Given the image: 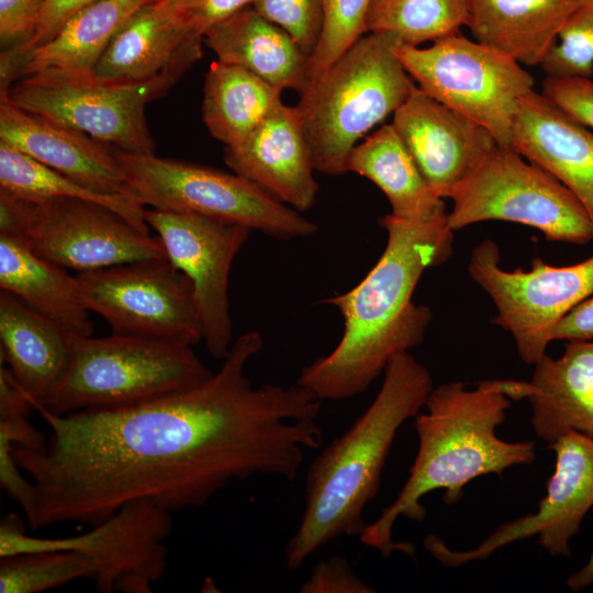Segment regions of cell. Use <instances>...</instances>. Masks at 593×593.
<instances>
[{
	"instance_id": "obj_41",
	"label": "cell",
	"mask_w": 593,
	"mask_h": 593,
	"mask_svg": "<svg viewBox=\"0 0 593 593\" xmlns=\"http://www.w3.org/2000/svg\"><path fill=\"white\" fill-rule=\"evenodd\" d=\"M589 339H593V295L569 311L552 332V340Z\"/></svg>"
},
{
	"instance_id": "obj_12",
	"label": "cell",
	"mask_w": 593,
	"mask_h": 593,
	"mask_svg": "<svg viewBox=\"0 0 593 593\" xmlns=\"http://www.w3.org/2000/svg\"><path fill=\"white\" fill-rule=\"evenodd\" d=\"M468 272L495 306L492 323L512 335L527 365L546 355L558 322L593 295V255L569 266L534 258L529 270H506L497 244L484 239L472 249Z\"/></svg>"
},
{
	"instance_id": "obj_14",
	"label": "cell",
	"mask_w": 593,
	"mask_h": 593,
	"mask_svg": "<svg viewBox=\"0 0 593 593\" xmlns=\"http://www.w3.org/2000/svg\"><path fill=\"white\" fill-rule=\"evenodd\" d=\"M176 82L160 78L139 85L109 86L34 74L13 83L5 96L34 115L80 131L119 150L155 154L145 109Z\"/></svg>"
},
{
	"instance_id": "obj_17",
	"label": "cell",
	"mask_w": 593,
	"mask_h": 593,
	"mask_svg": "<svg viewBox=\"0 0 593 593\" xmlns=\"http://www.w3.org/2000/svg\"><path fill=\"white\" fill-rule=\"evenodd\" d=\"M425 181L439 198L458 187L497 145L482 125L416 87L391 123Z\"/></svg>"
},
{
	"instance_id": "obj_38",
	"label": "cell",
	"mask_w": 593,
	"mask_h": 593,
	"mask_svg": "<svg viewBox=\"0 0 593 593\" xmlns=\"http://www.w3.org/2000/svg\"><path fill=\"white\" fill-rule=\"evenodd\" d=\"M302 593H373L354 572L347 560L332 556L320 561L300 586Z\"/></svg>"
},
{
	"instance_id": "obj_25",
	"label": "cell",
	"mask_w": 593,
	"mask_h": 593,
	"mask_svg": "<svg viewBox=\"0 0 593 593\" xmlns=\"http://www.w3.org/2000/svg\"><path fill=\"white\" fill-rule=\"evenodd\" d=\"M581 0H469L475 41L521 65L540 66Z\"/></svg>"
},
{
	"instance_id": "obj_1",
	"label": "cell",
	"mask_w": 593,
	"mask_h": 593,
	"mask_svg": "<svg viewBox=\"0 0 593 593\" xmlns=\"http://www.w3.org/2000/svg\"><path fill=\"white\" fill-rule=\"evenodd\" d=\"M262 346L259 332H246L206 380L138 405L67 415L35 405L46 445H11L34 486L32 529L94 526L133 501L169 513L201 507L255 474L293 481L304 448L322 446V400L296 382L254 387L246 366Z\"/></svg>"
},
{
	"instance_id": "obj_39",
	"label": "cell",
	"mask_w": 593,
	"mask_h": 593,
	"mask_svg": "<svg viewBox=\"0 0 593 593\" xmlns=\"http://www.w3.org/2000/svg\"><path fill=\"white\" fill-rule=\"evenodd\" d=\"M47 0H0V38L11 47L27 42L34 34Z\"/></svg>"
},
{
	"instance_id": "obj_19",
	"label": "cell",
	"mask_w": 593,
	"mask_h": 593,
	"mask_svg": "<svg viewBox=\"0 0 593 593\" xmlns=\"http://www.w3.org/2000/svg\"><path fill=\"white\" fill-rule=\"evenodd\" d=\"M224 161L299 212L315 202L318 183L295 107L279 102L246 138L225 146Z\"/></svg>"
},
{
	"instance_id": "obj_3",
	"label": "cell",
	"mask_w": 593,
	"mask_h": 593,
	"mask_svg": "<svg viewBox=\"0 0 593 593\" xmlns=\"http://www.w3.org/2000/svg\"><path fill=\"white\" fill-rule=\"evenodd\" d=\"M513 380H483L474 389L452 381L434 387L425 412L415 416L418 447L409 477L396 499L380 516L367 524L360 541L383 557L394 551L414 556L411 544L392 539L395 521L403 516L422 522L426 508L422 499L444 490L447 504L457 503L473 479L496 474L536 459L533 440L506 441L496 436L511 406Z\"/></svg>"
},
{
	"instance_id": "obj_33",
	"label": "cell",
	"mask_w": 593,
	"mask_h": 593,
	"mask_svg": "<svg viewBox=\"0 0 593 593\" xmlns=\"http://www.w3.org/2000/svg\"><path fill=\"white\" fill-rule=\"evenodd\" d=\"M546 76H593V0H581L542 64Z\"/></svg>"
},
{
	"instance_id": "obj_5",
	"label": "cell",
	"mask_w": 593,
	"mask_h": 593,
	"mask_svg": "<svg viewBox=\"0 0 593 593\" xmlns=\"http://www.w3.org/2000/svg\"><path fill=\"white\" fill-rule=\"evenodd\" d=\"M392 33H367L312 79L295 105L315 171L338 176L357 142L416 88Z\"/></svg>"
},
{
	"instance_id": "obj_9",
	"label": "cell",
	"mask_w": 593,
	"mask_h": 593,
	"mask_svg": "<svg viewBox=\"0 0 593 593\" xmlns=\"http://www.w3.org/2000/svg\"><path fill=\"white\" fill-rule=\"evenodd\" d=\"M450 199L447 223L454 232L505 221L536 228L550 242L593 240V224L575 195L512 146L495 145Z\"/></svg>"
},
{
	"instance_id": "obj_35",
	"label": "cell",
	"mask_w": 593,
	"mask_h": 593,
	"mask_svg": "<svg viewBox=\"0 0 593 593\" xmlns=\"http://www.w3.org/2000/svg\"><path fill=\"white\" fill-rule=\"evenodd\" d=\"M251 7L311 56L323 31L325 0H256Z\"/></svg>"
},
{
	"instance_id": "obj_2",
	"label": "cell",
	"mask_w": 593,
	"mask_h": 593,
	"mask_svg": "<svg viewBox=\"0 0 593 593\" xmlns=\"http://www.w3.org/2000/svg\"><path fill=\"white\" fill-rule=\"evenodd\" d=\"M379 225L388 239L376 265L353 289L322 301L340 312L344 333L337 346L304 367L296 380L322 401L366 391L395 355L423 342L433 318L430 309L412 296L424 271L452 253L447 216L418 222L390 213Z\"/></svg>"
},
{
	"instance_id": "obj_32",
	"label": "cell",
	"mask_w": 593,
	"mask_h": 593,
	"mask_svg": "<svg viewBox=\"0 0 593 593\" xmlns=\"http://www.w3.org/2000/svg\"><path fill=\"white\" fill-rule=\"evenodd\" d=\"M88 557L74 550L19 553L0 558V593H38L78 579H90Z\"/></svg>"
},
{
	"instance_id": "obj_22",
	"label": "cell",
	"mask_w": 593,
	"mask_h": 593,
	"mask_svg": "<svg viewBox=\"0 0 593 593\" xmlns=\"http://www.w3.org/2000/svg\"><path fill=\"white\" fill-rule=\"evenodd\" d=\"M71 336L13 294L0 291V362L30 398L44 405L67 372Z\"/></svg>"
},
{
	"instance_id": "obj_24",
	"label": "cell",
	"mask_w": 593,
	"mask_h": 593,
	"mask_svg": "<svg viewBox=\"0 0 593 593\" xmlns=\"http://www.w3.org/2000/svg\"><path fill=\"white\" fill-rule=\"evenodd\" d=\"M203 44L217 60L245 68L281 90L301 94L310 83V56L251 5L211 26Z\"/></svg>"
},
{
	"instance_id": "obj_40",
	"label": "cell",
	"mask_w": 593,
	"mask_h": 593,
	"mask_svg": "<svg viewBox=\"0 0 593 593\" xmlns=\"http://www.w3.org/2000/svg\"><path fill=\"white\" fill-rule=\"evenodd\" d=\"M100 0H47L40 15L33 36L19 44L26 54L49 42L79 10Z\"/></svg>"
},
{
	"instance_id": "obj_8",
	"label": "cell",
	"mask_w": 593,
	"mask_h": 593,
	"mask_svg": "<svg viewBox=\"0 0 593 593\" xmlns=\"http://www.w3.org/2000/svg\"><path fill=\"white\" fill-rule=\"evenodd\" d=\"M0 234L78 272L167 258L158 236L103 205L75 198L30 200L0 188Z\"/></svg>"
},
{
	"instance_id": "obj_4",
	"label": "cell",
	"mask_w": 593,
	"mask_h": 593,
	"mask_svg": "<svg viewBox=\"0 0 593 593\" xmlns=\"http://www.w3.org/2000/svg\"><path fill=\"white\" fill-rule=\"evenodd\" d=\"M433 388L430 372L410 351L389 361L372 403L310 465L303 514L284 549L289 572L329 541L363 533L362 513L379 492L396 433L422 411Z\"/></svg>"
},
{
	"instance_id": "obj_21",
	"label": "cell",
	"mask_w": 593,
	"mask_h": 593,
	"mask_svg": "<svg viewBox=\"0 0 593 593\" xmlns=\"http://www.w3.org/2000/svg\"><path fill=\"white\" fill-rule=\"evenodd\" d=\"M511 146L563 183L593 224V132L542 93L519 102Z\"/></svg>"
},
{
	"instance_id": "obj_28",
	"label": "cell",
	"mask_w": 593,
	"mask_h": 593,
	"mask_svg": "<svg viewBox=\"0 0 593 593\" xmlns=\"http://www.w3.org/2000/svg\"><path fill=\"white\" fill-rule=\"evenodd\" d=\"M346 169L373 182L396 217L426 222L447 216L443 199L429 188L392 124L356 145Z\"/></svg>"
},
{
	"instance_id": "obj_42",
	"label": "cell",
	"mask_w": 593,
	"mask_h": 593,
	"mask_svg": "<svg viewBox=\"0 0 593 593\" xmlns=\"http://www.w3.org/2000/svg\"><path fill=\"white\" fill-rule=\"evenodd\" d=\"M567 585L574 592L593 585V549L584 566L567 579Z\"/></svg>"
},
{
	"instance_id": "obj_20",
	"label": "cell",
	"mask_w": 593,
	"mask_h": 593,
	"mask_svg": "<svg viewBox=\"0 0 593 593\" xmlns=\"http://www.w3.org/2000/svg\"><path fill=\"white\" fill-rule=\"evenodd\" d=\"M0 142L104 194L138 200L115 148L70 127L34 115L0 97Z\"/></svg>"
},
{
	"instance_id": "obj_18",
	"label": "cell",
	"mask_w": 593,
	"mask_h": 593,
	"mask_svg": "<svg viewBox=\"0 0 593 593\" xmlns=\"http://www.w3.org/2000/svg\"><path fill=\"white\" fill-rule=\"evenodd\" d=\"M202 44L201 35L183 25L160 0H153L115 34L93 70V80L109 86L160 78L178 81L201 58Z\"/></svg>"
},
{
	"instance_id": "obj_34",
	"label": "cell",
	"mask_w": 593,
	"mask_h": 593,
	"mask_svg": "<svg viewBox=\"0 0 593 593\" xmlns=\"http://www.w3.org/2000/svg\"><path fill=\"white\" fill-rule=\"evenodd\" d=\"M370 2L371 0H325L323 31L309 58L310 81L366 34L365 20Z\"/></svg>"
},
{
	"instance_id": "obj_15",
	"label": "cell",
	"mask_w": 593,
	"mask_h": 593,
	"mask_svg": "<svg viewBox=\"0 0 593 593\" xmlns=\"http://www.w3.org/2000/svg\"><path fill=\"white\" fill-rule=\"evenodd\" d=\"M555 452V471L547 492L535 513L500 525L473 549L454 550L440 538L429 535L425 548L441 564L459 567L485 559L514 541L537 536L538 544L551 556H569L570 542L593 506V437L569 432L548 444Z\"/></svg>"
},
{
	"instance_id": "obj_30",
	"label": "cell",
	"mask_w": 593,
	"mask_h": 593,
	"mask_svg": "<svg viewBox=\"0 0 593 593\" xmlns=\"http://www.w3.org/2000/svg\"><path fill=\"white\" fill-rule=\"evenodd\" d=\"M0 188L30 200L75 198L103 205L149 234L145 206L136 199L94 191L0 142Z\"/></svg>"
},
{
	"instance_id": "obj_36",
	"label": "cell",
	"mask_w": 593,
	"mask_h": 593,
	"mask_svg": "<svg viewBox=\"0 0 593 593\" xmlns=\"http://www.w3.org/2000/svg\"><path fill=\"white\" fill-rule=\"evenodd\" d=\"M542 94L577 121L593 130V80L583 77H551L542 81Z\"/></svg>"
},
{
	"instance_id": "obj_13",
	"label": "cell",
	"mask_w": 593,
	"mask_h": 593,
	"mask_svg": "<svg viewBox=\"0 0 593 593\" xmlns=\"http://www.w3.org/2000/svg\"><path fill=\"white\" fill-rule=\"evenodd\" d=\"M90 312L112 334L193 346L203 340L193 288L168 258H150L78 272Z\"/></svg>"
},
{
	"instance_id": "obj_37",
	"label": "cell",
	"mask_w": 593,
	"mask_h": 593,
	"mask_svg": "<svg viewBox=\"0 0 593 593\" xmlns=\"http://www.w3.org/2000/svg\"><path fill=\"white\" fill-rule=\"evenodd\" d=\"M190 31L201 35L256 0H160Z\"/></svg>"
},
{
	"instance_id": "obj_23",
	"label": "cell",
	"mask_w": 593,
	"mask_h": 593,
	"mask_svg": "<svg viewBox=\"0 0 593 593\" xmlns=\"http://www.w3.org/2000/svg\"><path fill=\"white\" fill-rule=\"evenodd\" d=\"M533 366L525 398L536 436L548 444L572 430L593 437V339L568 340L559 358L546 354Z\"/></svg>"
},
{
	"instance_id": "obj_11",
	"label": "cell",
	"mask_w": 593,
	"mask_h": 593,
	"mask_svg": "<svg viewBox=\"0 0 593 593\" xmlns=\"http://www.w3.org/2000/svg\"><path fill=\"white\" fill-rule=\"evenodd\" d=\"M171 513L148 501H133L81 535L29 536L22 521L8 514L0 524V558L38 551L74 550L91 561L100 593H150L165 574Z\"/></svg>"
},
{
	"instance_id": "obj_10",
	"label": "cell",
	"mask_w": 593,
	"mask_h": 593,
	"mask_svg": "<svg viewBox=\"0 0 593 593\" xmlns=\"http://www.w3.org/2000/svg\"><path fill=\"white\" fill-rule=\"evenodd\" d=\"M394 51L424 93L484 126L499 145L511 146L519 102L534 87L518 61L459 33L425 48L399 43Z\"/></svg>"
},
{
	"instance_id": "obj_16",
	"label": "cell",
	"mask_w": 593,
	"mask_h": 593,
	"mask_svg": "<svg viewBox=\"0 0 593 593\" xmlns=\"http://www.w3.org/2000/svg\"><path fill=\"white\" fill-rule=\"evenodd\" d=\"M170 262L190 280L209 354L223 360L234 342L228 303L233 260L250 228L193 213L145 209Z\"/></svg>"
},
{
	"instance_id": "obj_26",
	"label": "cell",
	"mask_w": 593,
	"mask_h": 593,
	"mask_svg": "<svg viewBox=\"0 0 593 593\" xmlns=\"http://www.w3.org/2000/svg\"><path fill=\"white\" fill-rule=\"evenodd\" d=\"M0 289L70 335L91 336L93 333L77 276H70L65 268L3 234H0Z\"/></svg>"
},
{
	"instance_id": "obj_6",
	"label": "cell",
	"mask_w": 593,
	"mask_h": 593,
	"mask_svg": "<svg viewBox=\"0 0 593 593\" xmlns=\"http://www.w3.org/2000/svg\"><path fill=\"white\" fill-rule=\"evenodd\" d=\"M211 374L190 345L72 335L67 372L43 406L57 415L122 409L187 390Z\"/></svg>"
},
{
	"instance_id": "obj_27",
	"label": "cell",
	"mask_w": 593,
	"mask_h": 593,
	"mask_svg": "<svg viewBox=\"0 0 593 593\" xmlns=\"http://www.w3.org/2000/svg\"><path fill=\"white\" fill-rule=\"evenodd\" d=\"M153 0H100L70 16L58 33L34 49L22 77L52 74L70 80H93V70L119 30Z\"/></svg>"
},
{
	"instance_id": "obj_29",
	"label": "cell",
	"mask_w": 593,
	"mask_h": 593,
	"mask_svg": "<svg viewBox=\"0 0 593 593\" xmlns=\"http://www.w3.org/2000/svg\"><path fill=\"white\" fill-rule=\"evenodd\" d=\"M281 91L245 68L213 61L204 80L203 122L214 138L233 146L281 102Z\"/></svg>"
},
{
	"instance_id": "obj_7",
	"label": "cell",
	"mask_w": 593,
	"mask_h": 593,
	"mask_svg": "<svg viewBox=\"0 0 593 593\" xmlns=\"http://www.w3.org/2000/svg\"><path fill=\"white\" fill-rule=\"evenodd\" d=\"M138 201L154 210L193 213L278 239L315 234L317 225L238 174L115 148Z\"/></svg>"
},
{
	"instance_id": "obj_31",
	"label": "cell",
	"mask_w": 593,
	"mask_h": 593,
	"mask_svg": "<svg viewBox=\"0 0 593 593\" xmlns=\"http://www.w3.org/2000/svg\"><path fill=\"white\" fill-rule=\"evenodd\" d=\"M469 20V0H371L365 20L366 33H392L403 44L457 34Z\"/></svg>"
}]
</instances>
